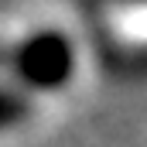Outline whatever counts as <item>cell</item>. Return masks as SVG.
<instances>
[{"label": "cell", "instance_id": "obj_2", "mask_svg": "<svg viewBox=\"0 0 147 147\" xmlns=\"http://www.w3.org/2000/svg\"><path fill=\"white\" fill-rule=\"evenodd\" d=\"M106 62L120 75H147V41H113Z\"/></svg>", "mask_w": 147, "mask_h": 147}, {"label": "cell", "instance_id": "obj_1", "mask_svg": "<svg viewBox=\"0 0 147 147\" xmlns=\"http://www.w3.org/2000/svg\"><path fill=\"white\" fill-rule=\"evenodd\" d=\"M14 75L34 89V92H55L62 86H69L75 75V48L72 41L55 31V28H41L34 34H28L14 48Z\"/></svg>", "mask_w": 147, "mask_h": 147}, {"label": "cell", "instance_id": "obj_3", "mask_svg": "<svg viewBox=\"0 0 147 147\" xmlns=\"http://www.w3.org/2000/svg\"><path fill=\"white\" fill-rule=\"evenodd\" d=\"M31 116V99L24 89H10L0 86V130H10L17 123H24Z\"/></svg>", "mask_w": 147, "mask_h": 147}, {"label": "cell", "instance_id": "obj_4", "mask_svg": "<svg viewBox=\"0 0 147 147\" xmlns=\"http://www.w3.org/2000/svg\"><path fill=\"white\" fill-rule=\"evenodd\" d=\"M116 3H127V7H147V0H116Z\"/></svg>", "mask_w": 147, "mask_h": 147}]
</instances>
